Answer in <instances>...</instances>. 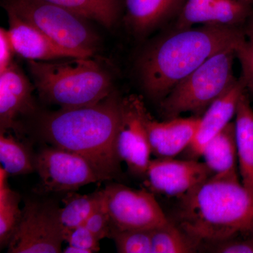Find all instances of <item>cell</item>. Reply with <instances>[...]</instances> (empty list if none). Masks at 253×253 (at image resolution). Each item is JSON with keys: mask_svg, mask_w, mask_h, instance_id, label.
Here are the masks:
<instances>
[{"mask_svg": "<svg viewBox=\"0 0 253 253\" xmlns=\"http://www.w3.org/2000/svg\"><path fill=\"white\" fill-rule=\"evenodd\" d=\"M6 8L63 47L94 54L99 38L85 18L45 0H10Z\"/></svg>", "mask_w": 253, "mask_h": 253, "instance_id": "cell-6", "label": "cell"}, {"mask_svg": "<svg viewBox=\"0 0 253 253\" xmlns=\"http://www.w3.org/2000/svg\"><path fill=\"white\" fill-rule=\"evenodd\" d=\"M245 36L248 41L253 42V15L250 18L249 23L244 31Z\"/></svg>", "mask_w": 253, "mask_h": 253, "instance_id": "cell-30", "label": "cell"}, {"mask_svg": "<svg viewBox=\"0 0 253 253\" xmlns=\"http://www.w3.org/2000/svg\"><path fill=\"white\" fill-rule=\"evenodd\" d=\"M146 176L154 192L179 199L211 177L212 173L198 160L157 158L150 161Z\"/></svg>", "mask_w": 253, "mask_h": 253, "instance_id": "cell-11", "label": "cell"}, {"mask_svg": "<svg viewBox=\"0 0 253 253\" xmlns=\"http://www.w3.org/2000/svg\"><path fill=\"white\" fill-rule=\"evenodd\" d=\"M15 51L9 31L0 28V73L4 71L11 63Z\"/></svg>", "mask_w": 253, "mask_h": 253, "instance_id": "cell-29", "label": "cell"}, {"mask_svg": "<svg viewBox=\"0 0 253 253\" xmlns=\"http://www.w3.org/2000/svg\"><path fill=\"white\" fill-rule=\"evenodd\" d=\"M63 253H88L85 250L80 249V248L75 247V246H69L65 249Z\"/></svg>", "mask_w": 253, "mask_h": 253, "instance_id": "cell-31", "label": "cell"}, {"mask_svg": "<svg viewBox=\"0 0 253 253\" xmlns=\"http://www.w3.org/2000/svg\"><path fill=\"white\" fill-rule=\"evenodd\" d=\"M246 1H248L249 3H251V1H253V0H246Z\"/></svg>", "mask_w": 253, "mask_h": 253, "instance_id": "cell-32", "label": "cell"}, {"mask_svg": "<svg viewBox=\"0 0 253 253\" xmlns=\"http://www.w3.org/2000/svg\"><path fill=\"white\" fill-rule=\"evenodd\" d=\"M246 91L242 80L236 79L200 116L199 126L192 142L184 151L187 159L201 157L205 146L235 118L241 96Z\"/></svg>", "mask_w": 253, "mask_h": 253, "instance_id": "cell-13", "label": "cell"}, {"mask_svg": "<svg viewBox=\"0 0 253 253\" xmlns=\"http://www.w3.org/2000/svg\"><path fill=\"white\" fill-rule=\"evenodd\" d=\"M250 4L246 0H185L174 28L199 24L240 28L251 15Z\"/></svg>", "mask_w": 253, "mask_h": 253, "instance_id": "cell-12", "label": "cell"}, {"mask_svg": "<svg viewBox=\"0 0 253 253\" xmlns=\"http://www.w3.org/2000/svg\"><path fill=\"white\" fill-rule=\"evenodd\" d=\"M185 0H126V19L133 31L145 34L177 16Z\"/></svg>", "mask_w": 253, "mask_h": 253, "instance_id": "cell-18", "label": "cell"}, {"mask_svg": "<svg viewBox=\"0 0 253 253\" xmlns=\"http://www.w3.org/2000/svg\"><path fill=\"white\" fill-rule=\"evenodd\" d=\"M179 200L178 226L200 245L253 233V196L240 179L211 176Z\"/></svg>", "mask_w": 253, "mask_h": 253, "instance_id": "cell-3", "label": "cell"}, {"mask_svg": "<svg viewBox=\"0 0 253 253\" xmlns=\"http://www.w3.org/2000/svg\"><path fill=\"white\" fill-rule=\"evenodd\" d=\"M102 199V190L94 194H76L68 196L65 201L64 207L58 209V217L62 227L63 239L70 231L85 224Z\"/></svg>", "mask_w": 253, "mask_h": 253, "instance_id": "cell-20", "label": "cell"}, {"mask_svg": "<svg viewBox=\"0 0 253 253\" xmlns=\"http://www.w3.org/2000/svg\"><path fill=\"white\" fill-rule=\"evenodd\" d=\"M102 191L114 229L153 230L171 222L154 195L146 190L114 184Z\"/></svg>", "mask_w": 253, "mask_h": 253, "instance_id": "cell-7", "label": "cell"}, {"mask_svg": "<svg viewBox=\"0 0 253 253\" xmlns=\"http://www.w3.org/2000/svg\"><path fill=\"white\" fill-rule=\"evenodd\" d=\"M234 124L239 175L253 196V109L247 91L240 99Z\"/></svg>", "mask_w": 253, "mask_h": 253, "instance_id": "cell-19", "label": "cell"}, {"mask_svg": "<svg viewBox=\"0 0 253 253\" xmlns=\"http://www.w3.org/2000/svg\"><path fill=\"white\" fill-rule=\"evenodd\" d=\"M9 174L0 167V244H9L18 223L22 211L19 207L20 195L8 184Z\"/></svg>", "mask_w": 253, "mask_h": 253, "instance_id": "cell-22", "label": "cell"}, {"mask_svg": "<svg viewBox=\"0 0 253 253\" xmlns=\"http://www.w3.org/2000/svg\"><path fill=\"white\" fill-rule=\"evenodd\" d=\"M64 241L69 246L85 250L88 253L99 252V240L84 224L78 226L64 236Z\"/></svg>", "mask_w": 253, "mask_h": 253, "instance_id": "cell-28", "label": "cell"}, {"mask_svg": "<svg viewBox=\"0 0 253 253\" xmlns=\"http://www.w3.org/2000/svg\"><path fill=\"white\" fill-rule=\"evenodd\" d=\"M236 58L241 67V79L246 86V91L253 96V42L246 37L236 46Z\"/></svg>", "mask_w": 253, "mask_h": 253, "instance_id": "cell-26", "label": "cell"}, {"mask_svg": "<svg viewBox=\"0 0 253 253\" xmlns=\"http://www.w3.org/2000/svg\"><path fill=\"white\" fill-rule=\"evenodd\" d=\"M118 253H152L151 230H117L113 229Z\"/></svg>", "mask_w": 253, "mask_h": 253, "instance_id": "cell-25", "label": "cell"}, {"mask_svg": "<svg viewBox=\"0 0 253 253\" xmlns=\"http://www.w3.org/2000/svg\"><path fill=\"white\" fill-rule=\"evenodd\" d=\"M70 10L86 19L93 20L106 28L117 20L120 0H45Z\"/></svg>", "mask_w": 253, "mask_h": 253, "instance_id": "cell-21", "label": "cell"}, {"mask_svg": "<svg viewBox=\"0 0 253 253\" xmlns=\"http://www.w3.org/2000/svg\"><path fill=\"white\" fill-rule=\"evenodd\" d=\"M121 100L111 92L96 104L48 113L41 122L43 137L85 158L104 180L112 179L121 161L117 151Z\"/></svg>", "mask_w": 253, "mask_h": 253, "instance_id": "cell-2", "label": "cell"}, {"mask_svg": "<svg viewBox=\"0 0 253 253\" xmlns=\"http://www.w3.org/2000/svg\"><path fill=\"white\" fill-rule=\"evenodd\" d=\"M84 225L99 241L105 238H111L114 227L109 213L104 204V194L101 204L91 213Z\"/></svg>", "mask_w": 253, "mask_h": 253, "instance_id": "cell-27", "label": "cell"}, {"mask_svg": "<svg viewBox=\"0 0 253 253\" xmlns=\"http://www.w3.org/2000/svg\"><path fill=\"white\" fill-rule=\"evenodd\" d=\"M28 68L42 99L61 109L96 104L112 92L109 73L91 57L29 61Z\"/></svg>", "mask_w": 253, "mask_h": 253, "instance_id": "cell-4", "label": "cell"}, {"mask_svg": "<svg viewBox=\"0 0 253 253\" xmlns=\"http://www.w3.org/2000/svg\"><path fill=\"white\" fill-rule=\"evenodd\" d=\"M200 116L169 118L160 122L148 114L146 126L152 154L157 158H174L185 151L197 130Z\"/></svg>", "mask_w": 253, "mask_h": 253, "instance_id": "cell-16", "label": "cell"}, {"mask_svg": "<svg viewBox=\"0 0 253 253\" xmlns=\"http://www.w3.org/2000/svg\"><path fill=\"white\" fill-rule=\"evenodd\" d=\"M236 46L216 53L178 83L161 101L165 117H179L185 113L203 114L236 80L233 71Z\"/></svg>", "mask_w": 253, "mask_h": 253, "instance_id": "cell-5", "label": "cell"}, {"mask_svg": "<svg viewBox=\"0 0 253 253\" xmlns=\"http://www.w3.org/2000/svg\"><path fill=\"white\" fill-rule=\"evenodd\" d=\"M63 241L58 209L28 201L8 244V253H59Z\"/></svg>", "mask_w": 253, "mask_h": 253, "instance_id": "cell-8", "label": "cell"}, {"mask_svg": "<svg viewBox=\"0 0 253 253\" xmlns=\"http://www.w3.org/2000/svg\"><path fill=\"white\" fill-rule=\"evenodd\" d=\"M35 163L41 178V189L44 192H71L104 180L85 158L53 146L40 151Z\"/></svg>", "mask_w": 253, "mask_h": 253, "instance_id": "cell-9", "label": "cell"}, {"mask_svg": "<svg viewBox=\"0 0 253 253\" xmlns=\"http://www.w3.org/2000/svg\"><path fill=\"white\" fill-rule=\"evenodd\" d=\"M148 114L140 96L131 94L121 100L118 154L136 175H146L152 154L146 126Z\"/></svg>", "mask_w": 253, "mask_h": 253, "instance_id": "cell-10", "label": "cell"}, {"mask_svg": "<svg viewBox=\"0 0 253 253\" xmlns=\"http://www.w3.org/2000/svg\"><path fill=\"white\" fill-rule=\"evenodd\" d=\"M33 89L30 80L15 63L0 73V132L16 129L17 118L35 109Z\"/></svg>", "mask_w": 253, "mask_h": 253, "instance_id": "cell-15", "label": "cell"}, {"mask_svg": "<svg viewBox=\"0 0 253 253\" xmlns=\"http://www.w3.org/2000/svg\"><path fill=\"white\" fill-rule=\"evenodd\" d=\"M1 167L11 175L29 174L36 170L35 157L26 146L11 135L0 133Z\"/></svg>", "mask_w": 253, "mask_h": 253, "instance_id": "cell-24", "label": "cell"}, {"mask_svg": "<svg viewBox=\"0 0 253 253\" xmlns=\"http://www.w3.org/2000/svg\"><path fill=\"white\" fill-rule=\"evenodd\" d=\"M8 29L16 54L28 61H51L60 59L87 58L81 53L66 49L14 13L7 11Z\"/></svg>", "mask_w": 253, "mask_h": 253, "instance_id": "cell-14", "label": "cell"}, {"mask_svg": "<svg viewBox=\"0 0 253 253\" xmlns=\"http://www.w3.org/2000/svg\"><path fill=\"white\" fill-rule=\"evenodd\" d=\"M238 28L216 26L179 28L144 50L137 63L143 89L161 101L182 80L216 53L236 46L245 38Z\"/></svg>", "mask_w": 253, "mask_h": 253, "instance_id": "cell-1", "label": "cell"}, {"mask_svg": "<svg viewBox=\"0 0 253 253\" xmlns=\"http://www.w3.org/2000/svg\"><path fill=\"white\" fill-rule=\"evenodd\" d=\"M201 157L212 176L239 179L234 121L206 144Z\"/></svg>", "mask_w": 253, "mask_h": 253, "instance_id": "cell-17", "label": "cell"}, {"mask_svg": "<svg viewBox=\"0 0 253 253\" xmlns=\"http://www.w3.org/2000/svg\"><path fill=\"white\" fill-rule=\"evenodd\" d=\"M152 253H191L200 244L179 226L171 221L167 225L151 230Z\"/></svg>", "mask_w": 253, "mask_h": 253, "instance_id": "cell-23", "label": "cell"}]
</instances>
